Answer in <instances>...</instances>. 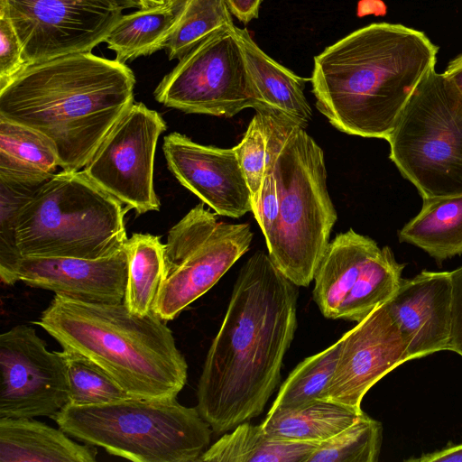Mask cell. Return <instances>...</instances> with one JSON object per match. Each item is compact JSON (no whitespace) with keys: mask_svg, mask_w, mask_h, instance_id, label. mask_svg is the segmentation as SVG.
Segmentation results:
<instances>
[{"mask_svg":"<svg viewBox=\"0 0 462 462\" xmlns=\"http://www.w3.org/2000/svg\"><path fill=\"white\" fill-rule=\"evenodd\" d=\"M297 285L257 251L235 282L198 383L197 409L217 433L263 411L297 328Z\"/></svg>","mask_w":462,"mask_h":462,"instance_id":"1","label":"cell"},{"mask_svg":"<svg viewBox=\"0 0 462 462\" xmlns=\"http://www.w3.org/2000/svg\"><path fill=\"white\" fill-rule=\"evenodd\" d=\"M439 48L418 30L377 23L314 57L316 107L339 131L387 140Z\"/></svg>","mask_w":462,"mask_h":462,"instance_id":"2","label":"cell"},{"mask_svg":"<svg viewBox=\"0 0 462 462\" xmlns=\"http://www.w3.org/2000/svg\"><path fill=\"white\" fill-rule=\"evenodd\" d=\"M135 82L125 63L91 51L28 64L0 86V117L46 136L62 171H82L134 103Z\"/></svg>","mask_w":462,"mask_h":462,"instance_id":"3","label":"cell"},{"mask_svg":"<svg viewBox=\"0 0 462 462\" xmlns=\"http://www.w3.org/2000/svg\"><path fill=\"white\" fill-rule=\"evenodd\" d=\"M154 312L132 313L124 301L92 303L55 294L40 319L62 347L104 369L130 396L176 398L188 365L171 330Z\"/></svg>","mask_w":462,"mask_h":462,"instance_id":"4","label":"cell"},{"mask_svg":"<svg viewBox=\"0 0 462 462\" xmlns=\"http://www.w3.org/2000/svg\"><path fill=\"white\" fill-rule=\"evenodd\" d=\"M268 161L279 192L268 254L288 280L307 287L337 219L327 187L324 152L304 128L274 116Z\"/></svg>","mask_w":462,"mask_h":462,"instance_id":"5","label":"cell"},{"mask_svg":"<svg viewBox=\"0 0 462 462\" xmlns=\"http://www.w3.org/2000/svg\"><path fill=\"white\" fill-rule=\"evenodd\" d=\"M122 202L83 171H60L42 183L16 217L22 256L98 259L128 238Z\"/></svg>","mask_w":462,"mask_h":462,"instance_id":"6","label":"cell"},{"mask_svg":"<svg viewBox=\"0 0 462 462\" xmlns=\"http://www.w3.org/2000/svg\"><path fill=\"white\" fill-rule=\"evenodd\" d=\"M52 419L68 435L135 462H199L213 431L197 407L176 398L68 403Z\"/></svg>","mask_w":462,"mask_h":462,"instance_id":"7","label":"cell"},{"mask_svg":"<svg viewBox=\"0 0 462 462\" xmlns=\"http://www.w3.org/2000/svg\"><path fill=\"white\" fill-rule=\"evenodd\" d=\"M390 159L422 199L462 194V95L432 68L386 140Z\"/></svg>","mask_w":462,"mask_h":462,"instance_id":"8","label":"cell"},{"mask_svg":"<svg viewBox=\"0 0 462 462\" xmlns=\"http://www.w3.org/2000/svg\"><path fill=\"white\" fill-rule=\"evenodd\" d=\"M252 239L249 224L218 221L203 203L195 206L168 232L166 278L153 312L164 321L174 319L248 251Z\"/></svg>","mask_w":462,"mask_h":462,"instance_id":"9","label":"cell"},{"mask_svg":"<svg viewBox=\"0 0 462 462\" xmlns=\"http://www.w3.org/2000/svg\"><path fill=\"white\" fill-rule=\"evenodd\" d=\"M404 266L389 246L350 228L329 242L315 273L313 300L327 319L359 322L390 300Z\"/></svg>","mask_w":462,"mask_h":462,"instance_id":"10","label":"cell"},{"mask_svg":"<svg viewBox=\"0 0 462 462\" xmlns=\"http://www.w3.org/2000/svg\"><path fill=\"white\" fill-rule=\"evenodd\" d=\"M235 26L208 36L180 59L154 89L156 101L189 114L224 117L254 108Z\"/></svg>","mask_w":462,"mask_h":462,"instance_id":"11","label":"cell"},{"mask_svg":"<svg viewBox=\"0 0 462 462\" xmlns=\"http://www.w3.org/2000/svg\"><path fill=\"white\" fill-rule=\"evenodd\" d=\"M116 0H0L26 65L89 52L123 15Z\"/></svg>","mask_w":462,"mask_h":462,"instance_id":"12","label":"cell"},{"mask_svg":"<svg viewBox=\"0 0 462 462\" xmlns=\"http://www.w3.org/2000/svg\"><path fill=\"white\" fill-rule=\"evenodd\" d=\"M167 129L162 116L133 103L82 170L100 188L138 214L161 207L153 188L156 144Z\"/></svg>","mask_w":462,"mask_h":462,"instance_id":"13","label":"cell"},{"mask_svg":"<svg viewBox=\"0 0 462 462\" xmlns=\"http://www.w3.org/2000/svg\"><path fill=\"white\" fill-rule=\"evenodd\" d=\"M0 419H52L69 403L65 359L31 326L0 335Z\"/></svg>","mask_w":462,"mask_h":462,"instance_id":"14","label":"cell"},{"mask_svg":"<svg viewBox=\"0 0 462 462\" xmlns=\"http://www.w3.org/2000/svg\"><path fill=\"white\" fill-rule=\"evenodd\" d=\"M338 340V359L325 400L363 411L361 403L365 393L409 361L406 343L384 303Z\"/></svg>","mask_w":462,"mask_h":462,"instance_id":"15","label":"cell"},{"mask_svg":"<svg viewBox=\"0 0 462 462\" xmlns=\"http://www.w3.org/2000/svg\"><path fill=\"white\" fill-rule=\"evenodd\" d=\"M170 171L216 214L240 217L253 211L251 192L234 148L203 145L185 134L164 136Z\"/></svg>","mask_w":462,"mask_h":462,"instance_id":"16","label":"cell"},{"mask_svg":"<svg viewBox=\"0 0 462 462\" xmlns=\"http://www.w3.org/2000/svg\"><path fill=\"white\" fill-rule=\"evenodd\" d=\"M384 305L406 343L409 361L449 349L450 272L422 271L411 279H402Z\"/></svg>","mask_w":462,"mask_h":462,"instance_id":"17","label":"cell"},{"mask_svg":"<svg viewBox=\"0 0 462 462\" xmlns=\"http://www.w3.org/2000/svg\"><path fill=\"white\" fill-rule=\"evenodd\" d=\"M127 243V242H126ZM128 274L127 245L98 259L22 256L14 271V283L53 291L92 303L124 301Z\"/></svg>","mask_w":462,"mask_h":462,"instance_id":"18","label":"cell"},{"mask_svg":"<svg viewBox=\"0 0 462 462\" xmlns=\"http://www.w3.org/2000/svg\"><path fill=\"white\" fill-rule=\"evenodd\" d=\"M235 32L254 96V109L305 129L312 118V110L303 91L308 79L272 59L246 29L235 26Z\"/></svg>","mask_w":462,"mask_h":462,"instance_id":"19","label":"cell"},{"mask_svg":"<svg viewBox=\"0 0 462 462\" xmlns=\"http://www.w3.org/2000/svg\"><path fill=\"white\" fill-rule=\"evenodd\" d=\"M95 447L32 418L0 419V462H94Z\"/></svg>","mask_w":462,"mask_h":462,"instance_id":"20","label":"cell"},{"mask_svg":"<svg viewBox=\"0 0 462 462\" xmlns=\"http://www.w3.org/2000/svg\"><path fill=\"white\" fill-rule=\"evenodd\" d=\"M399 240L438 263L462 254V194L423 199L420 211L399 231Z\"/></svg>","mask_w":462,"mask_h":462,"instance_id":"21","label":"cell"},{"mask_svg":"<svg viewBox=\"0 0 462 462\" xmlns=\"http://www.w3.org/2000/svg\"><path fill=\"white\" fill-rule=\"evenodd\" d=\"M364 411L329 400L267 413L260 427L268 435L290 441L321 443L351 425Z\"/></svg>","mask_w":462,"mask_h":462,"instance_id":"22","label":"cell"},{"mask_svg":"<svg viewBox=\"0 0 462 462\" xmlns=\"http://www.w3.org/2000/svg\"><path fill=\"white\" fill-rule=\"evenodd\" d=\"M319 444L273 438L245 421L209 446L199 462H306Z\"/></svg>","mask_w":462,"mask_h":462,"instance_id":"23","label":"cell"},{"mask_svg":"<svg viewBox=\"0 0 462 462\" xmlns=\"http://www.w3.org/2000/svg\"><path fill=\"white\" fill-rule=\"evenodd\" d=\"M58 167L56 149L46 136L0 117V174L42 183Z\"/></svg>","mask_w":462,"mask_h":462,"instance_id":"24","label":"cell"},{"mask_svg":"<svg viewBox=\"0 0 462 462\" xmlns=\"http://www.w3.org/2000/svg\"><path fill=\"white\" fill-rule=\"evenodd\" d=\"M175 17L176 9L170 4L123 14L105 42L122 63L149 56L166 49Z\"/></svg>","mask_w":462,"mask_h":462,"instance_id":"25","label":"cell"},{"mask_svg":"<svg viewBox=\"0 0 462 462\" xmlns=\"http://www.w3.org/2000/svg\"><path fill=\"white\" fill-rule=\"evenodd\" d=\"M126 245L128 274L124 303L132 313L145 316L153 312L166 278L164 244L158 236L134 233Z\"/></svg>","mask_w":462,"mask_h":462,"instance_id":"26","label":"cell"},{"mask_svg":"<svg viewBox=\"0 0 462 462\" xmlns=\"http://www.w3.org/2000/svg\"><path fill=\"white\" fill-rule=\"evenodd\" d=\"M166 46L169 60H180L208 36L235 26L227 0H181Z\"/></svg>","mask_w":462,"mask_h":462,"instance_id":"27","label":"cell"},{"mask_svg":"<svg viewBox=\"0 0 462 462\" xmlns=\"http://www.w3.org/2000/svg\"><path fill=\"white\" fill-rule=\"evenodd\" d=\"M340 342L302 360L281 385L268 413L325 400L338 359Z\"/></svg>","mask_w":462,"mask_h":462,"instance_id":"28","label":"cell"},{"mask_svg":"<svg viewBox=\"0 0 462 462\" xmlns=\"http://www.w3.org/2000/svg\"><path fill=\"white\" fill-rule=\"evenodd\" d=\"M382 441V423L363 412L351 425L321 442L306 462H376Z\"/></svg>","mask_w":462,"mask_h":462,"instance_id":"29","label":"cell"},{"mask_svg":"<svg viewBox=\"0 0 462 462\" xmlns=\"http://www.w3.org/2000/svg\"><path fill=\"white\" fill-rule=\"evenodd\" d=\"M65 359L69 403L97 405L130 396L104 369L83 355L62 349Z\"/></svg>","mask_w":462,"mask_h":462,"instance_id":"30","label":"cell"},{"mask_svg":"<svg viewBox=\"0 0 462 462\" xmlns=\"http://www.w3.org/2000/svg\"><path fill=\"white\" fill-rule=\"evenodd\" d=\"M42 183L0 174V278L7 285L14 284V271L22 257L16 245V217Z\"/></svg>","mask_w":462,"mask_h":462,"instance_id":"31","label":"cell"},{"mask_svg":"<svg viewBox=\"0 0 462 462\" xmlns=\"http://www.w3.org/2000/svg\"><path fill=\"white\" fill-rule=\"evenodd\" d=\"M273 117V115L256 111L243 139L233 147L251 192L253 208L264 179Z\"/></svg>","mask_w":462,"mask_h":462,"instance_id":"32","label":"cell"},{"mask_svg":"<svg viewBox=\"0 0 462 462\" xmlns=\"http://www.w3.org/2000/svg\"><path fill=\"white\" fill-rule=\"evenodd\" d=\"M279 192L272 165L267 160L264 179L261 192L253 213L265 238L266 245L274 236L278 217Z\"/></svg>","mask_w":462,"mask_h":462,"instance_id":"33","label":"cell"},{"mask_svg":"<svg viewBox=\"0 0 462 462\" xmlns=\"http://www.w3.org/2000/svg\"><path fill=\"white\" fill-rule=\"evenodd\" d=\"M26 66L18 35L10 20L0 14V86Z\"/></svg>","mask_w":462,"mask_h":462,"instance_id":"34","label":"cell"},{"mask_svg":"<svg viewBox=\"0 0 462 462\" xmlns=\"http://www.w3.org/2000/svg\"><path fill=\"white\" fill-rule=\"evenodd\" d=\"M452 285V334L449 349L462 356V266L450 272Z\"/></svg>","mask_w":462,"mask_h":462,"instance_id":"35","label":"cell"},{"mask_svg":"<svg viewBox=\"0 0 462 462\" xmlns=\"http://www.w3.org/2000/svg\"><path fill=\"white\" fill-rule=\"evenodd\" d=\"M263 0H227L230 11L237 20L246 24L258 17Z\"/></svg>","mask_w":462,"mask_h":462,"instance_id":"36","label":"cell"},{"mask_svg":"<svg viewBox=\"0 0 462 462\" xmlns=\"http://www.w3.org/2000/svg\"><path fill=\"white\" fill-rule=\"evenodd\" d=\"M408 462H462V443L406 459Z\"/></svg>","mask_w":462,"mask_h":462,"instance_id":"37","label":"cell"},{"mask_svg":"<svg viewBox=\"0 0 462 462\" xmlns=\"http://www.w3.org/2000/svg\"><path fill=\"white\" fill-rule=\"evenodd\" d=\"M444 75L456 86L462 95V54L449 61Z\"/></svg>","mask_w":462,"mask_h":462,"instance_id":"38","label":"cell"},{"mask_svg":"<svg viewBox=\"0 0 462 462\" xmlns=\"http://www.w3.org/2000/svg\"><path fill=\"white\" fill-rule=\"evenodd\" d=\"M124 9L139 8L141 9L140 0H116Z\"/></svg>","mask_w":462,"mask_h":462,"instance_id":"39","label":"cell"},{"mask_svg":"<svg viewBox=\"0 0 462 462\" xmlns=\"http://www.w3.org/2000/svg\"><path fill=\"white\" fill-rule=\"evenodd\" d=\"M141 9H148L166 5V0H140Z\"/></svg>","mask_w":462,"mask_h":462,"instance_id":"40","label":"cell"},{"mask_svg":"<svg viewBox=\"0 0 462 462\" xmlns=\"http://www.w3.org/2000/svg\"><path fill=\"white\" fill-rule=\"evenodd\" d=\"M181 2V0H166V4H170L176 8L178 5Z\"/></svg>","mask_w":462,"mask_h":462,"instance_id":"41","label":"cell"}]
</instances>
